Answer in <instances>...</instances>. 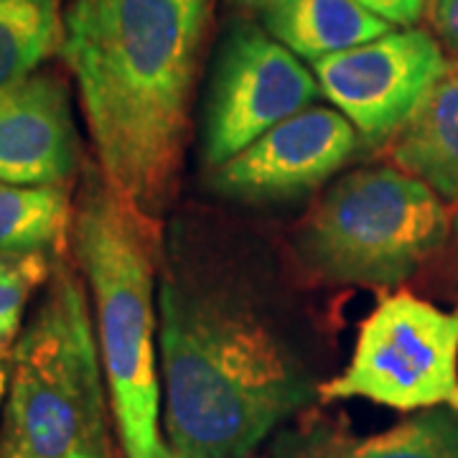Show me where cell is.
Masks as SVG:
<instances>
[{
    "label": "cell",
    "instance_id": "ba28073f",
    "mask_svg": "<svg viewBox=\"0 0 458 458\" xmlns=\"http://www.w3.org/2000/svg\"><path fill=\"white\" fill-rule=\"evenodd\" d=\"M321 95L369 146L393 140L448 74L441 41L423 29H394L369 44L311 64Z\"/></svg>",
    "mask_w": 458,
    "mask_h": 458
},
{
    "label": "cell",
    "instance_id": "44dd1931",
    "mask_svg": "<svg viewBox=\"0 0 458 458\" xmlns=\"http://www.w3.org/2000/svg\"><path fill=\"white\" fill-rule=\"evenodd\" d=\"M234 3H237V5H242V8H255V11H258L265 0H234Z\"/></svg>",
    "mask_w": 458,
    "mask_h": 458
},
{
    "label": "cell",
    "instance_id": "5b68a950",
    "mask_svg": "<svg viewBox=\"0 0 458 458\" xmlns=\"http://www.w3.org/2000/svg\"><path fill=\"white\" fill-rule=\"evenodd\" d=\"M448 232V207L423 181L394 165H369L328 189L298 229L295 250L318 278L390 288L415 276Z\"/></svg>",
    "mask_w": 458,
    "mask_h": 458
},
{
    "label": "cell",
    "instance_id": "8fae6325",
    "mask_svg": "<svg viewBox=\"0 0 458 458\" xmlns=\"http://www.w3.org/2000/svg\"><path fill=\"white\" fill-rule=\"evenodd\" d=\"M258 13L265 31L311 64L394 31L357 0H265Z\"/></svg>",
    "mask_w": 458,
    "mask_h": 458
},
{
    "label": "cell",
    "instance_id": "6da1fadb",
    "mask_svg": "<svg viewBox=\"0 0 458 458\" xmlns=\"http://www.w3.org/2000/svg\"><path fill=\"white\" fill-rule=\"evenodd\" d=\"M204 18L179 0H74L62 59L102 179L150 225L179 183Z\"/></svg>",
    "mask_w": 458,
    "mask_h": 458
},
{
    "label": "cell",
    "instance_id": "277c9868",
    "mask_svg": "<svg viewBox=\"0 0 458 458\" xmlns=\"http://www.w3.org/2000/svg\"><path fill=\"white\" fill-rule=\"evenodd\" d=\"M89 306L87 283L59 258L11 352L0 458H114Z\"/></svg>",
    "mask_w": 458,
    "mask_h": 458
},
{
    "label": "cell",
    "instance_id": "52a82bcc",
    "mask_svg": "<svg viewBox=\"0 0 458 458\" xmlns=\"http://www.w3.org/2000/svg\"><path fill=\"white\" fill-rule=\"evenodd\" d=\"M321 98L313 69L258 23H234L214 59L201 161L216 168Z\"/></svg>",
    "mask_w": 458,
    "mask_h": 458
},
{
    "label": "cell",
    "instance_id": "30bf717a",
    "mask_svg": "<svg viewBox=\"0 0 458 458\" xmlns=\"http://www.w3.org/2000/svg\"><path fill=\"white\" fill-rule=\"evenodd\" d=\"M80 165V131L59 74L36 72L0 92V181L62 186Z\"/></svg>",
    "mask_w": 458,
    "mask_h": 458
},
{
    "label": "cell",
    "instance_id": "9a60e30c",
    "mask_svg": "<svg viewBox=\"0 0 458 458\" xmlns=\"http://www.w3.org/2000/svg\"><path fill=\"white\" fill-rule=\"evenodd\" d=\"M62 41L59 0H0V92L36 74Z\"/></svg>",
    "mask_w": 458,
    "mask_h": 458
},
{
    "label": "cell",
    "instance_id": "2e32d148",
    "mask_svg": "<svg viewBox=\"0 0 458 458\" xmlns=\"http://www.w3.org/2000/svg\"><path fill=\"white\" fill-rule=\"evenodd\" d=\"M62 258V255H59ZM59 258L0 255V354H11L23 331V313L33 293L47 285Z\"/></svg>",
    "mask_w": 458,
    "mask_h": 458
},
{
    "label": "cell",
    "instance_id": "3957f363",
    "mask_svg": "<svg viewBox=\"0 0 458 458\" xmlns=\"http://www.w3.org/2000/svg\"><path fill=\"white\" fill-rule=\"evenodd\" d=\"M153 227L87 165L72 250L95 306L99 357L125 458H174L164 438Z\"/></svg>",
    "mask_w": 458,
    "mask_h": 458
},
{
    "label": "cell",
    "instance_id": "7402d4cb",
    "mask_svg": "<svg viewBox=\"0 0 458 458\" xmlns=\"http://www.w3.org/2000/svg\"><path fill=\"white\" fill-rule=\"evenodd\" d=\"M174 458H179V456H174Z\"/></svg>",
    "mask_w": 458,
    "mask_h": 458
},
{
    "label": "cell",
    "instance_id": "d6986e66",
    "mask_svg": "<svg viewBox=\"0 0 458 458\" xmlns=\"http://www.w3.org/2000/svg\"><path fill=\"white\" fill-rule=\"evenodd\" d=\"M8 379H11V354H0V405L8 394Z\"/></svg>",
    "mask_w": 458,
    "mask_h": 458
},
{
    "label": "cell",
    "instance_id": "7a4b0ae2",
    "mask_svg": "<svg viewBox=\"0 0 458 458\" xmlns=\"http://www.w3.org/2000/svg\"><path fill=\"white\" fill-rule=\"evenodd\" d=\"M164 428L179 458H247L316 387L242 303L164 278L158 291Z\"/></svg>",
    "mask_w": 458,
    "mask_h": 458
},
{
    "label": "cell",
    "instance_id": "9c48e42d",
    "mask_svg": "<svg viewBox=\"0 0 458 458\" xmlns=\"http://www.w3.org/2000/svg\"><path fill=\"white\" fill-rule=\"evenodd\" d=\"M360 140L357 128L336 107L313 105L212 168L209 181L216 194L245 204L291 201L344 168Z\"/></svg>",
    "mask_w": 458,
    "mask_h": 458
},
{
    "label": "cell",
    "instance_id": "8992f818",
    "mask_svg": "<svg viewBox=\"0 0 458 458\" xmlns=\"http://www.w3.org/2000/svg\"><path fill=\"white\" fill-rule=\"evenodd\" d=\"M318 397L403 412L458 410V309L443 311L405 291L387 295L364 318L346 369Z\"/></svg>",
    "mask_w": 458,
    "mask_h": 458
},
{
    "label": "cell",
    "instance_id": "4fadbf2b",
    "mask_svg": "<svg viewBox=\"0 0 458 458\" xmlns=\"http://www.w3.org/2000/svg\"><path fill=\"white\" fill-rule=\"evenodd\" d=\"M285 458H458V410L433 408L367 438L313 436Z\"/></svg>",
    "mask_w": 458,
    "mask_h": 458
},
{
    "label": "cell",
    "instance_id": "7c38bea8",
    "mask_svg": "<svg viewBox=\"0 0 458 458\" xmlns=\"http://www.w3.org/2000/svg\"><path fill=\"white\" fill-rule=\"evenodd\" d=\"M390 153L394 168L423 181L443 204L458 207V66L394 132Z\"/></svg>",
    "mask_w": 458,
    "mask_h": 458
},
{
    "label": "cell",
    "instance_id": "5bb4252c",
    "mask_svg": "<svg viewBox=\"0 0 458 458\" xmlns=\"http://www.w3.org/2000/svg\"><path fill=\"white\" fill-rule=\"evenodd\" d=\"M72 219L69 183L18 186L0 181V255L59 258L72 237Z\"/></svg>",
    "mask_w": 458,
    "mask_h": 458
},
{
    "label": "cell",
    "instance_id": "e0dca14e",
    "mask_svg": "<svg viewBox=\"0 0 458 458\" xmlns=\"http://www.w3.org/2000/svg\"><path fill=\"white\" fill-rule=\"evenodd\" d=\"M357 3L394 29H412L426 13V0H357Z\"/></svg>",
    "mask_w": 458,
    "mask_h": 458
},
{
    "label": "cell",
    "instance_id": "ac0fdd59",
    "mask_svg": "<svg viewBox=\"0 0 458 458\" xmlns=\"http://www.w3.org/2000/svg\"><path fill=\"white\" fill-rule=\"evenodd\" d=\"M430 21L443 49L458 56V0H433Z\"/></svg>",
    "mask_w": 458,
    "mask_h": 458
},
{
    "label": "cell",
    "instance_id": "ffe728a7",
    "mask_svg": "<svg viewBox=\"0 0 458 458\" xmlns=\"http://www.w3.org/2000/svg\"><path fill=\"white\" fill-rule=\"evenodd\" d=\"M179 3H183L189 11H194L199 18L209 21V3H212V0H179Z\"/></svg>",
    "mask_w": 458,
    "mask_h": 458
}]
</instances>
